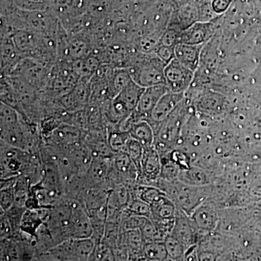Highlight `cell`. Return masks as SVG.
<instances>
[{
	"label": "cell",
	"mask_w": 261,
	"mask_h": 261,
	"mask_svg": "<svg viewBox=\"0 0 261 261\" xmlns=\"http://www.w3.org/2000/svg\"><path fill=\"white\" fill-rule=\"evenodd\" d=\"M166 154L177 165L180 170L187 169L190 167V160L183 152L173 149L169 153Z\"/></svg>",
	"instance_id": "obj_43"
},
{
	"label": "cell",
	"mask_w": 261,
	"mask_h": 261,
	"mask_svg": "<svg viewBox=\"0 0 261 261\" xmlns=\"http://www.w3.org/2000/svg\"><path fill=\"white\" fill-rule=\"evenodd\" d=\"M0 176L1 178L20 176L25 163L32 154L23 149L12 147L1 142L0 146Z\"/></svg>",
	"instance_id": "obj_3"
},
{
	"label": "cell",
	"mask_w": 261,
	"mask_h": 261,
	"mask_svg": "<svg viewBox=\"0 0 261 261\" xmlns=\"http://www.w3.org/2000/svg\"><path fill=\"white\" fill-rule=\"evenodd\" d=\"M142 240L144 244L152 241H163L160 235L159 229L155 224L150 219H147L145 225L141 228Z\"/></svg>",
	"instance_id": "obj_37"
},
{
	"label": "cell",
	"mask_w": 261,
	"mask_h": 261,
	"mask_svg": "<svg viewBox=\"0 0 261 261\" xmlns=\"http://www.w3.org/2000/svg\"><path fill=\"white\" fill-rule=\"evenodd\" d=\"M13 42L15 47L21 53H28L32 51L37 45V37L32 33L20 31L15 34Z\"/></svg>",
	"instance_id": "obj_31"
},
{
	"label": "cell",
	"mask_w": 261,
	"mask_h": 261,
	"mask_svg": "<svg viewBox=\"0 0 261 261\" xmlns=\"http://www.w3.org/2000/svg\"><path fill=\"white\" fill-rule=\"evenodd\" d=\"M72 200L63 197L51 207L50 216L45 223L50 230L56 245L70 240Z\"/></svg>",
	"instance_id": "obj_2"
},
{
	"label": "cell",
	"mask_w": 261,
	"mask_h": 261,
	"mask_svg": "<svg viewBox=\"0 0 261 261\" xmlns=\"http://www.w3.org/2000/svg\"><path fill=\"white\" fill-rule=\"evenodd\" d=\"M128 133L132 138L138 141L143 146L144 149L153 147L154 143V130L153 127L147 120H140L136 122L130 127Z\"/></svg>",
	"instance_id": "obj_20"
},
{
	"label": "cell",
	"mask_w": 261,
	"mask_h": 261,
	"mask_svg": "<svg viewBox=\"0 0 261 261\" xmlns=\"http://www.w3.org/2000/svg\"><path fill=\"white\" fill-rule=\"evenodd\" d=\"M1 142L25 150V137L21 121L12 126L1 127Z\"/></svg>",
	"instance_id": "obj_21"
},
{
	"label": "cell",
	"mask_w": 261,
	"mask_h": 261,
	"mask_svg": "<svg viewBox=\"0 0 261 261\" xmlns=\"http://www.w3.org/2000/svg\"><path fill=\"white\" fill-rule=\"evenodd\" d=\"M202 46L178 43L174 48L175 58L194 72L198 67Z\"/></svg>",
	"instance_id": "obj_19"
},
{
	"label": "cell",
	"mask_w": 261,
	"mask_h": 261,
	"mask_svg": "<svg viewBox=\"0 0 261 261\" xmlns=\"http://www.w3.org/2000/svg\"><path fill=\"white\" fill-rule=\"evenodd\" d=\"M171 234L178 239L186 249L196 245L198 233L195 229L190 216L177 206L174 226Z\"/></svg>",
	"instance_id": "obj_8"
},
{
	"label": "cell",
	"mask_w": 261,
	"mask_h": 261,
	"mask_svg": "<svg viewBox=\"0 0 261 261\" xmlns=\"http://www.w3.org/2000/svg\"><path fill=\"white\" fill-rule=\"evenodd\" d=\"M112 159L94 156L88 171L86 173L91 186H102L108 188L106 181Z\"/></svg>",
	"instance_id": "obj_16"
},
{
	"label": "cell",
	"mask_w": 261,
	"mask_h": 261,
	"mask_svg": "<svg viewBox=\"0 0 261 261\" xmlns=\"http://www.w3.org/2000/svg\"><path fill=\"white\" fill-rule=\"evenodd\" d=\"M0 240L13 238L15 233L6 213L0 209Z\"/></svg>",
	"instance_id": "obj_41"
},
{
	"label": "cell",
	"mask_w": 261,
	"mask_h": 261,
	"mask_svg": "<svg viewBox=\"0 0 261 261\" xmlns=\"http://www.w3.org/2000/svg\"><path fill=\"white\" fill-rule=\"evenodd\" d=\"M19 8L25 10H44L49 3V0H14Z\"/></svg>",
	"instance_id": "obj_40"
},
{
	"label": "cell",
	"mask_w": 261,
	"mask_h": 261,
	"mask_svg": "<svg viewBox=\"0 0 261 261\" xmlns=\"http://www.w3.org/2000/svg\"><path fill=\"white\" fill-rule=\"evenodd\" d=\"M145 90V87L132 80L126 87L122 89L117 96L124 102L130 112L136 111L138 106L141 96Z\"/></svg>",
	"instance_id": "obj_22"
},
{
	"label": "cell",
	"mask_w": 261,
	"mask_h": 261,
	"mask_svg": "<svg viewBox=\"0 0 261 261\" xmlns=\"http://www.w3.org/2000/svg\"><path fill=\"white\" fill-rule=\"evenodd\" d=\"M161 156L154 146L145 149L137 183L153 185L161 177Z\"/></svg>",
	"instance_id": "obj_7"
},
{
	"label": "cell",
	"mask_w": 261,
	"mask_h": 261,
	"mask_svg": "<svg viewBox=\"0 0 261 261\" xmlns=\"http://www.w3.org/2000/svg\"><path fill=\"white\" fill-rule=\"evenodd\" d=\"M25 210H27L25 207H18L14 205L10 210L5 212L13 227L15 235L20 231V223Z\"/></svg>",
	"instance_id": "obj_38"
},
{
	"label": "cell",
	"mask_w": 261,
	"mask_h": 261,
	"mask_svg": "<svg viewBox=\"0 0 261 261\" xmlns=\"http://www.w3.org/2000/svg\"><path fill=\"white\" fill-rule=\"evenodd\" d=\"M15 187L2 189L0 191V209L7 212L15 205Z\"/></svg>",
	"instance_id": "obj_39"
},
{
	"label": "cell",
	"mask_w": 261,
	"mask_h": 261,
	"mask_svg": "<svg viewBox=\"0 0 261 261\" xmlns=\"http://www.w3.org/2000/svg\"><path fill=\"white\" fill-rule=\"evenodd\" d=\"M73 240L75 253L78 260H88L95 246L93 239L89 238Z\"/></svg>",
	"instance_id": "obj_30"
},
{
	"label": "cell",
	"mask_w": 261,
	"mask_h": 261,
	"mask_svg": "<svg viewBox=\"0 0 261 261\" xmlns=\"http://www.w3.org/2000/svg\"><path fill=\"white\" fill-rule=\"evenodd\" d=\"M179 34L177 31L174 29H168L163 33L161 38V45L168 46V47H175L178 44L179 41Z\"/></svg>",
	"instance_id": "obj_42"
},
{
	"label": "cell",
	"mask_w": 261,
	"mask_h": 261,
	"mask_svg": "<svg viewBox=\"0 0 261 261\" xmlns=\"http://www.w3.org/2000/svg\"><path fill=\"white\" fill-rule=\"evenodd\" d=\"M189 114V108L184 99L154 130V146L161 156L174 149Z\"/></svg>",
	"instance_id": "obj_1"
},
{
	"label": "cell",
	"mask_w": 261,
	"mask_h": 261,
	"mask_svg": "<svg viewBox=\"0 0 261 261\" xmlns=\"http://www.w3.org/2000/svg\"><path fill=\"white\" fill-rule=\"evenodd\" d=\"M87 49H87L85 43L80 39L72 41L70 42L69 46L70 56L79 58V59L85 56Z\"/></svg>",
	"instance_id": "obj_44"
},
{
	"label": "cell",
	"mask_w": 261,
	"mask_h": 261,
	"mask_svg": "<svg viewBox=\"0 0 261 261\" xmlns=\"http://www.w3.org/2000/svg\"><path fill=\"white\" fill-rule=\"evenodd\" d=\"M148 219L149 218L145 216H135V215L124 216L122 214L121 221L119 223L120 232L130 231V230H140Z\"/></svg>",
	"instance_id": "obj_33"
},
{
	"label": "cell",
	"mask_w": 261,
	"mask_h": 261,
	"mask_svg": "<svg viewBox=\"0 0 261 261\" xmlns=\"http://www.w3.org/2000/svg\"><path fill=\"white\" fill-rule=\"evenodd\" d=\"M144 152H145V149L138 141L132 138V137L128 139L123 152H126L129 156L130 160L133 161L136 167L138 170L139 173H140L141 163H142V158H143Z\"/></svg>",
	"instance_id": "obj_32"
},
{
	"label": "cell",
	"mask_w": 261,
	"mask_h": 261,
	"mask_svg": "<svg viewBox=\"0 0 261 261\" xmlns=\"http://www.w3.org/2000/svg\"><path fill=\"white\" fill-rule=\"evenodd\" d=\"M165 246L167 251L168 260H185L186 247L172 234H169L165 239Z\"/></svg>",
	"instance_id": "obj_28"
},
{
	"label": "cell",
	"mask_w": 261,
	"mask_h": 261,
	"mask_svg": "<svg viewBox=\"0 0 261 261\" xmlns=\"http://www.w3.org/2000/svg\"><path fill=\"white\" fill-rule=\"evenodd\" d=\"M166 63L157 56L156 59L141 62L134 68L128 69L132 79L143 87L166 84L164 68Z\"/></svg>",
	"instance_id": "obj_4"
},
{
	"label": "cell",
	"mask_w": 261,
	"mask_h": 261,
	"mask_svg": "<svg viewBox=\"0 0 261 261\" xmlns=\"http://www.w3.org/2000/svg\"><path fill=\"white\" fill-rule=\"evenodd\" d=\"M233 0H213L212 8L215 13H222L229 8Z\"/></svg>",
	"instance_id": "obj_46"
},
{
	"label": "cell",
	"mask_w": 261,
	"mask_h": 261,
	"mask_svg": "<svg viewBox=\"0 0 261 261\" xmlns=\"http://www.w3.org/2000/svg\"><path fill=\"white\" fill-rule=\"evenodd\" d=\"M82 142L90 149L94 156L112 159L115 153L108 140V129H88L82 132Z\"/></svg>",
	"instance_id": "obj_9"
},
{
	"label": "cell",
	"mask_w": 261,
	"mask_h": 261,
	"mask_svg": "<svg viewBox=\"0 0 261 261\" xmlns=\"http://www.w3.org/2000/svg\"><path fill=\"white\" fill-rule=\"evenodd\" d=\"M91 218L85 205L81 201L72 200V215L70 221V239L89 238L92 237Z\"/></svg>",
	"instance_id": "obj_6"
},
{
	"label": "cell",
	"mask_w": 261,
	"mask_h": 261,
	"mask_svg": "<svg viewBox=\"0 0 261 261\" xmlns=\"http://www.w3.org/2000/svg\"><path fill=\"white\" fill-rule=\"evenodd\" d=\"M88 260H116L113 250L103 242L95 243L93 252Z\"/></svg>",
	"instance_id": "obj_35"
},
{
	"label": "cell",
	"mask_w": 261,
	"mask_h": 261,
	"mask_svg": "<svg viewBox=\"0 0 261 261\" xmlns=\"http://www.w3.org/2000/svg\"><path fill=\"white\" fill-rule=\"evenodd\" d=\"M216 27L211 22H198L180 32L178 43L201 45L213 37Z\"/></svg>",
	"instance_id": "obj_13"
},
{
	"label": "cell",
	"mask_w": 261,
	"mask_h": 261,
	"mask_svg": "<svg viewBox=\"0 0 261 261\" xmlns=\"http://www.w3.org/2000/svg\"><path fill=\"white\" fill-rule=\"evenodd\" d=\"M178 180L185 185L196 187L205 186L209 182L205 171L200 168L191 166L187 169L180 170Z\"/></svg>",
	"instance_id": "obj_23"
},
{
	"label": "cell",
	"mask_w": 261,
	"mask_h": 261,
	"mask_svg": "<svg viewBox=\"0 0 261 261\" xmlns=\"http://www.w3.org/2000/svg\"><path fill=\"white\" fill-rule=\"evenodd\" d=\"M142 252L146 260H168L167 251L163 241H152L144 244Z\"/></svg>",
	"instance_id": "obj_25"
},
{
	"label": "cell",
	"mask_w": 261,
	"mask_h": 261,
	"mask_svg": "<svg viewBox=\"0 0 261 261\" xmlns=\"http://www.w3.org/2000/svg\"><path fill=\"white\" fill-rule=\"evenodd\" d=\"M44 224L39 209H27L24 212L21 223H20V231L35 237L37 230Z\"/></svg>",
	"instance_id": "obj_24"
},
{
	"label": "cell",
	"mask_w": 261,
	"mask_h": 261,
	"mask_svg": "<svg viewBox=\"0 0 261 261\" xmlns=\"http://www.w3.org/2000/svg\"><path fill=\"white\" fill-rule=\"evenodd\" d=\"M1 260H22L21 250L18 240L15 238L1 240Z\"/></svg>",
	"instance_id": "obj_27"
},
{
	"label": "cell",
	"mask_w": 261,
	"mask_h": 261,
	"mask_svg": "<svg viewBox=\"0 0 261 261\" xmlns=\"http://www.w3.org/2000/svg\"><path fill=\"white\" fill-rule=\"evenodd\" d=\"M107 129L108 143L113 152L116 154L123 152L127 141L130 137L129 133L118 130L113 126H108Z\"/></svg>",
	"instance_id": "obj_26"
},
{
	"label": "cell",
	"mask_w": 261,
	"mask_h": 261,
	"mask_svg": "<svg viewBox=\"0 0 261 261\" xmlns=\"http://www.w3.org/2000/svg\"><path fill=\"white\" fill-rule=\"evenodd\" d=\"M168 92H169V89L166 84L145 87L137 106V112L144 119L148 120L157 103Z\"/></svg>",
	"instance_id": "obj_14"
},
{
	"label": "cell",
	"mask_w": 261,
	"mask_h": 261,
	"mask_svg": "<svg viewBox=\"0 0 261 261\" xmlns=\"http://www.w3.org/2000/svg\"><path fill=\"white\" fill-rule=\"evenodd\" d=\"M62 148L68 153L75 171L81 174H86L93 159V154L89 147L81 141Z\"/></svg>",
	"instance_id": "obj_15"
},
{
	"label": "cell",
	"mask_w": 261,
	"mask_h": 261,
	"mask_svg": "<svg viewBox=\"0 0 261 261\" xmlns=\"http://www.w3.org/2000/svg\"><path fill=\"white\" fill-rule=\"evenodd\" d=\"M120 233L119 224L107 221L102 242L114 250L118 247Z\"/></svg>",
	"instance_id": "obj_34"
},
{
	"label": "cell",
	"mask_w": 261,
	"mask_h": 261,
	"mask_svg": "<svg viewBox=\"0 0 261 261\" xmlns=\"http://www.w3.org/2000/svg\"><path fill=\"white\" fill-rule=\"evenodd\" d=\"M174 48L161 44V46L158 47L157 50H156V56L159 57L160 59L164 62L166 64H168L175 58Z\"/></svg>",
	"instance_id": "obj_45"
},
{
	"label": "cell",
	"mask_w": 261,
	"mask_h": 261,
	"mask_svg": "<svg viewBox=\"0 0 261 261\" xmlns=\"http://www.w3.org/2000/svg\"><path fill=\"white\" fill-rule=\"evenodd\" d=\"M109 189L102 186H90L85 190L80 201L85 205L88 212L97 210L107 205Z\"/></svg>",
	"instance_id": "obj_18"
},
{
	"label": "cell",
	"mask_w": 261,
	"mask_h": 261,
	"mask_svg": "<svg viewBox=\"0 0 261 261\" xmlns=\"http://www.w3.org/2000/svg\"><path fill=\"white\" fill-rule=\"evenodd\" d=\"M184 94L185 93H174L169 91L161 98L151 113L149 119L147 120L153 127L154 130L185 99Z\"/></svg>",
	"instance_id": "obj_12"
},
{
	"label": "cell",
	"mask_w": 261,
	"mask_h": 261,
	"mask_svg": "<svg viewBox=\"0 0 261 261\" xmlns=\"http://www.w3.org/2000/svg\"><path fill=\"white\" fill-rule=\"evenodd\" d=\"M133 80L128 70L118 69L114 72L113 78V90L117 94Z\"/></svg>",
	"instance_id": "obj_36"
},
{
	"label": "cell",
	"mask_w": 261,
	"mask_h": 261,
	"mask_svg": "<svg viewBox=\"0 0 261 261\" xmlns=\"http://www.w3.org/2000/svg\"><path fill=\"white\" fill-rule=\"evenodd\" d=\"M190 218L199 236L214 231L219 221V216L214 207L204 202L193 211Z\"/></svg>",
	"instance_id": "obj_10"
},
{
	"label": "cell",
	"mask_w": 261,
	"mask_h": 261,
	"mask_svg": "<svg viewBox=\"0 0 261 261\" xmlns=\"http://www.w3.org/2000/svg\"><path fill=\"white\" fill-rule=\"evenodd\" d=\"M194 73L176 58H173L164 68L166 84L170 92L185 93L193 80Z\"/></svg>",
	"instance_id": "obj_5"
},
{
	"label": "cell",
	"mask_w": 261,
	"mask_h": 261,
	"mask_svg": "<svg viewBox=\"0 0 261 261\" xmlns=\"http://www.w3.org/2000/svg\"><path fill=\"white\" fill-rule=\"evenodd\" d=\"M149 205L151 209L150 219L152 221H174L177 205L167 195L162 196Z\"/></svg>",
	"instance_id": "obj_17"
},
{
	"label": "cell",
	"mask_w": 261,
	"mask_h": 261,
	"mask_svg": "<svg viewBox=\"0 0 261 261\" xmlns=\"http://www.w3.org/2000/svg\"><path fill=\"white\" fill-rule=\"evenodd\" d=\"M82 132L83 130L79 127L69 123H62L59 126L57 127L47 140L44 141V143L53 147H67L81 142Z\"/></svg>",
	"instance_id": "obj_11"
},
{
	"label": "cell",
	"mask_w": 261,
	"mask_h": 261,
	"mask_svg": "<svg viewBox=\"0 0 261 261\" xmlns=\"http://www.w3.org/2000/svg\"><path fill=\"white\" fill-rule=\"evenodd\" d=\"M122 214L124 216L135 215V216H145L150 219V205L145 201L140 200L137 197H132L128 205L123 209Z\"/></svg>",
	"instance_id": "obj_29"
},
{
	"label": "cell",
	"mask_w": 261,
	"mask_h": 261,
	"mask_svg": "<svg viewBox=\"0 0 261 261\" xmlns=\"http://www.w3.org/2000/svg\"><path fill=\"white\" fill-rule=\"evenodd\" d=\"M185 260H198V254L196 249V245L189 247L185 252Z\"/></svg>",
	"instance_id": "obj_47"
}]
</instances>
